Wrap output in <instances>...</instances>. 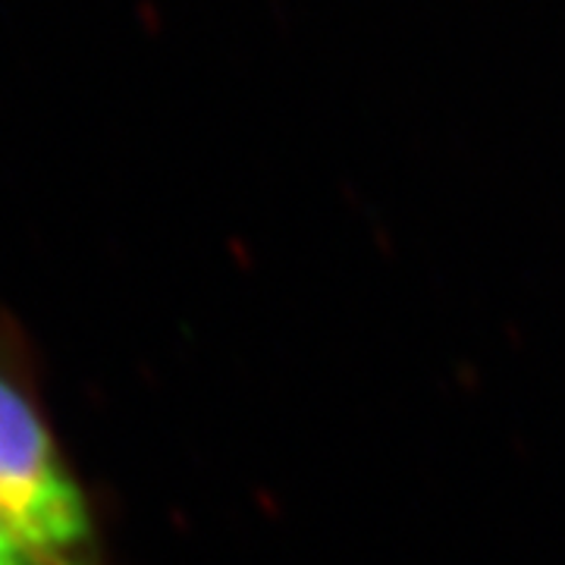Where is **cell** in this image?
Segmentation results:
<instances>
[{"label": "cell", "mask_w": 565, "mask_h": 565, "mask_svg": "<svg viewBox=\"0 0 565 565\" xmlns=\"http://www.w3.org/2000/svg\"><path fill=\"white\" fill-rule=\"evenodd\" d=\"M0 512L63 565H107L98 509L41 393L22 327L0 311Z\"/></svg>", "instance_id": "6da1fadb"}, {"label": "cell", "mask_w": 565, "mask_h": 565, "mask_svg": "<svg viewBox=\"0 0 565 565\" xmlns=\"http://www.w3.org/2000/svg\"><path fill=\"white\" fill-rule=\"evenodd\" d=\"M0 565H63L32 544L20 527L0 512Z\"/></svg>", "instance_id": "7a4b0ae2"}]
</instances>
